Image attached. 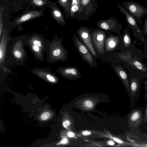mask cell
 <instances>
[{
  "label": "cell",
  "instance_id": "6da1fadb",
  "mask_svg": "<svg viewBox=\"0 0 147 147\" xmlns=\"http://www.w3.org/2000/svg\"><path fill=\"white\" fill-rule=\"evenodd\" d=\"M144 58L143 51L138 49L125 52L119 51L98 58L112 63L122 64L129 73L142 80L147 78V65L143 61Z\"/></svg>",
  "mask_w": 147,
  "mask_h": 147
},
{
  "label": "cell",
  "instance_id": "7a4b0ae2",
  "mask_svg": "<svg viewBox=\"0 0 147 147\" xmlns=\"http://www.w3.org/2000/svg\"><path fill=\"white\" fill-rule=\"evenodd\" d=\"M28 37L26 35L17 37L9 42L4 67L0 69L2 71L9 72L7 68L13 65H25L28 58L24 46L27 45Z\"/></svg>",
  "mask_w": 147,
  "mask_h": 147
},
{
  "label": "cell",
  "instance_id": "3957f363",
  "mask_svg": "<svg viewBox=\"0 0 147 147\" xmlns=\"http://www.w3.org/2000/svg\"><path fill=\"white\" fill-rule=\"evenodd\" d=\"M63 38V37H61L60 38L56 34L51 41L46 40L48 62L53 63L58 61H64L67 59L68 53L62 44Z\"/></svg>",
  "mask_w": 147,
  "mask_h": 147
},
{
  "label": "cell",
  "instance_id": "277c9868",
  "mask_svg": "<svg viewBox=\"0 0 147 147\" xmlns=\"http://www.w3.org/2000/svg\"><path fill=\"white\" fill-rule=\"evenodd\" d=\"M26 45L37 60L44 61V53H47L48 47L46 40L41 35L34 34L29 36Z\"/></svg>",
  "mask_w": 147,
  "mask_h": 147
},
{
  "label": "cell",
  "instance_id": "5b68a950",
  "mask_svg": "<svg viewBox=\"0 0 147 147\" xmlns=\"http://www.w3.org/2000/svg\"><path fill=\"white\" fill-rule=\"evenodd\" d=\"M117 5L120 12L125 16V20L127 25V28L128 29H131L134 37L142 42L144 46L146 44V39L143 30L139 26L135 18L128 12L122 5L117 2Z\"/></svg>",
  "mask_w": 147,
  "mask_h": 147
},
{
  "label": "cell",
  "instance_id": "8992f818",
  "mask_svg": "<svg viewBox=\"0 0 147 147\" xmlns=\"http://www.w3.org/2000/svg\"><path fill=\"white\" fill-rule=\"evenodd\" d=\"M72 39L76 50L82 59L89 65L91 68H97V58L92 54L88 47L76 35H74Z\"/></svg>",
  "mask_w": 147,
  "mask_h": 147
},
{
  "label": "cell",
  "instance_id": "52a82bcc",
  "mask_svg": "<svg viewBox=\"0 0 147 147\" xmlns=\"http://www.w3.org/2000/svg\"><path fill=\"white\" fill-rule=\"evenodd\" d=\"M108 31L97 28H93L91 34V39L98 58L105 55V41Z\"/></svg>",
  "mask_w": 147,
  "mask_h": 147
},
{
  "label": "cell",
  "instance_id": "ba28073f",
  "mask_svg": "<svg viewBox=\"0 0 147 147\" xmlns=\"http://www.w3.org/2000/svg\"><path fill=\"white\" fill-rule=\"evenodd\" d=\"M123 6L141 25L142 18L147 15V8L136 2L126 1L122 3Z\"/></svg>",
  "mask_w": 147,
  "mask_h": 147
},
{
  "label": "cell",
  "instance_id": "9c48e42d",
  "mask_svg": "<svg viewBox=\"0 0 147 147\" xmlns=\"http://www.w3.org/2000/svg\"><path fill=\"white\" fill-rule=\"evenodd\" d=\"M123 35V34L115 35L108 32L105 41V55L120 51L122 45Z\"/></svg>",
  "mask_w": 147,
  "mask_h": 147
},
{
  "label": "cell",
  "instance_id": "30bf717a",
  "mask_svg": "<svg viewBox=\"0 0 147 147\" xmlns=\"http://www.w3.org/2000/svg\"><path fill=\"white\" fill-rule=\"evenodd\" d=\"M93 28L86 26L79 27L77 33L79 38L88 47L92 54L96 58L98 55L93 46L91 39V34Z\"/></svg>",
  "mask_w": 147,
  "mask_h": 147
},
{
  "label": "cell",
  "instance_id": "8fae6325",
  "mask_svg": "<svg viewBox=\"0 0 147 147\" xmlns=\"http://www.w3.org/2000/svg\"><path fill=\"white\" fill-rule=\"evenodd\" d=\"M96 24L97 28L115 32L118 35L120 34L123 28L122 25L119 23L117 18L113 17L100 20L97 22Z\"/></svg>",
  "mask_w": 147,
  "mask_h": 147
},
{
  "label": "cell",
  "instance_id": "7c38bea8",
  "mask_svg": "<svg viewBox=\"0 0 147 147\" xmlns=\"http://www.w3.org/2000/svg\"><path fill=\"white\" fill-rule=\"evenodd\" d=\"M32 73L38 77L52 83H55L59 81L58 77L48 68H38L33 69Z\"/></svg>",
  "mask_w": 147,
  "mask_h": 147
},
{
  "label": "cell",
  "instance_id": "4fadbf2b",
  "mask_svg": "<svg viewBox=\"0 0 147 147\" xmlns=\"http://www.w3.org/2000/svg\"><path fill=\"white\" fill-rule=\"evenodd\" d=\"M56 70L63 77L69 80H77L82 77L79 70L75 67H60L57 68Z\"/></svg>",
  "mask_w": 147,
  "mask_h": 147
},
{
  "label": "cell",
  "instance_id": "5bb4252c",
  "mask_svg": "<svg viewBox=\"0 0 147 147\" xmlns=\"http://www.w3.org/2000/svg\"><path fill=\"white\" fill-rule=\"evenodd\" d=\"M111 67L123 83L126 89L130 91L129 81L127 71L119 63H113Z\"/></svg>",
  "mask_w": 147,
  "mask_h": 147
},
{
  "label": "cell",
  "instance_id": "9a60e30c",
  "mask_svg": "<svg viewBox=\"0 0 147 147\" xmlns=\"http://www.w3.org/2000/svg\"><path fill=\"white\" fill-rule=\"evenodd\" d=\"M9 41L8 32L3 30L0 36V69L3 68L5 62L8 43Z\"/></svg>",
  "mask_w": 147,
  "mask_h": 147
},
{
  "label": "cell",
  "instance_id": "2e32d148",
  "mask_svg": "<svg viewBox=\"0 0 147 147\" xmlns=\"http://www.w3.org/2000/svg\"><path fill=\"white\" fill-rule=\"evenodd\" d=\"M127 27L123 30V31L122 45L120 51L125 52L129 51H135L138 49L136 47V40L132 42L131 34Z\"/></svg>",
  "mask_w": 147,
  "mask_h": 147
},
{
  "label": "cell",
  "instance_id": "e0dca14e",
  "mask_svg": "<svg viewBox=\"0 0 147 147\" xmlns=\"http://www.w3.org/2000/svg\"><path fill=\"white\" fill-rule=\"evenodd\" d=\"M81 0H72L70 16L71 18H78L79 20H85L84 10L81 5Z\"/></svg>",
  "mask_w": 147,
  "mask_h": 147
},
{
  "label": "cell",
  "instance_id": "ac0fdd59",
  "mask_svg": "<svg viewBox=\"0 0 147 147\" xmlns=\"http://www.w3.org/2000/svg\"><path fill=\"white\" fill-rule=\"evenodd\" d=\"M81 5L84 10L86 19L89 18L98 7L96 0H81Z\"/></svg>",
  "mask_w": 147,
  "mask_h": 147
},
{
  "label": "cell",
  "instance_id": "d6986e66",
  "mask_svg": "<svg viewBox=\"0 0 147 147\" xmlns=\"http://www.w3.org/2000/svg\"><path fill=\"white\" fill-rule=\"evenodd\" d=\"M41 13L38 11H33L26 14L17 19L16 22V24H19L35 17L39 16Z\"/></svg>",
  "mask_w": 147,
  "mask_h": 147
},
{
  "label": "cell",
  "instance_id": "ffe728a7",
  "mask_svg": "<svg viewBox=\"0 0 147 147\" xmlns=\"http://www.w3.org/2000/svg\"><path fill=\"white\" fill-rule=\"evenodd\" d=\"M72 1V0H60V3L65 10L67 19L70 16Z\"/></svg>",
  "mask_w": 147,
  "mask_h": 147
},
{
  "label": "cell",
  "instance_id": "44dd1931",
  "mask_svg": "<svg viewBox=\"0 0 147 147\" xmlns=\"http://www.w3.org/2000/svg\"><path fill=\"white\" fill-rule=\"evenodd\" d=\"M141 117L140 112L138 111H135L130 116V120L132 122L136 123L139 121Z\"/></svg>",
  "mask_w": 147,
  "mask_h": 147
},
{
  "label": "cell",
  "instance_id": "7402d4cb",
  "mask_svg": "<svg viewBox=\"0 0 147 147\" xmlns=\"http://www.w3.org/2000/svg\"><path fill=\"white\" fill-rule=\"evenodd\" d=\"M142 30L145 36H147V18L144 21Z\"/></svg>",
  "mask_w": 147,
  "mask_h": 147
},
{
  "label": "cell",
  "instance_id": "603a6c76",
  "mask_svg": "<svg viewBox=\"0 0 147 147\" xmlns=\"http://www.w3.org/2000/svg\"><path fill=\"white\" fill-rule=\"evenodd\" d=\"M84 105L87 108H90L92 107L93 104L91 100H86L84 102Z\"/></svg>",
  "mask_w": 147,
  "mask_h": 147
},
{
  "label": "cell",
  "instance_id": "cb8c5ba5",
  "mask_svg": "<svg viewBox=\"0 0 147 147\" xmlns=\"http://www.w3.org/2000/svg\"><path fill=\"white\" fill-rule=\"evenodd\" d=\"M50 115V114L49 112H45L41 115V119L43 120H45L49 117Z\"/></svg>",
  "mask_w": 147,
  "mask_h": 147
},
{
  "label": "cell",
  "instance_id": "d4e9b609",
  "mask_svg": "<svg viewBox=\"0 0 147 147\" xmlns=\"http://www.w3.org/2000/svg\"><path fill=\"white\" fill-rule=\"evenodd\" d=\"M69 142L68 139L65 137L63 138L62 140L59 143H58L57 144H67Z\"/></svg>",
  "mask_w": 147,
  "mask_h": 147
},
{
  "label": "cell",
  "instance_id": "484cf974",
  "mask_svg": "<svg viewBox=\"0 0 147 147\" xmlns=\"http://www.w3.org/2000/svg\"><path fill=\"white\" fill-rule=\"evenodd\" d=\"M70 121L68 120H65L62 123V125L64 127L68 129L67 127L70 125Z\"/></svg>",
  "mask_w": 147,
  "mask_h": 147
},
{
  "label": "cell",
  "instance_id": "4316f807",
  "mask_svg": "<svg viewBox=\"0 0 147 147\" xmlns=\"http://www.w3.org/2000/svg\"><path fill=\"white\" fill-rule=\"evenodd\" d=\"M146 44L144 46V50L145 53V58L147 60V36L145 38Z\"/></svg>",
  "mask_w": 147,
  "mask_h": 147
},
{
  "label": "cell",
  "instance_id": "83f0119b",
  "mask_svg": "<svg viewBox=\"0 0 147 147\" xmlns=\"http://www.w3.org/2000/svg\"><path fill=\"white\" fill-rule=\"evenodd\" d=\"M34 3L38 6H41L43 4V2L41 0H33Z\"/></svg>",
  "mask_w": 147,
  "mask_h": 147
},
{
  "label": "cell",
  "instance_id": "f1b7e54d",
  "mask_svg": "<svg viewBox=\"0 0 147 147\" xmlns=\"http://www.w3.org/2000/svg\"><path fill=\"white\" fill-rule=\"evenodd\" d=\"M91 132L90 131L87 130L83 131L82 132V134L84 136H87L90 135Z\"/></svg>",
  "mask_w": 147,
  "mask_h": 147
},
{
  "label": "cell",
  "instance_id": "f546056e",
  "mask_svg": "<svg viewBox=\"0 0 147 147\" xmlns=\"http://www.w3.org/2000/svg\"><path fill=\"white\" fill-rule=\"evenodd\" d=\"M67 136L70 138L74 137L75 136V134L71 131H68L67 133Z\"/></svg>",
  "mask_w": 147,
  "mask_h": 147
},
{
  "label": "cell",
  "instance_id": "4dcf8cb0",
  "mask_svg": "<svg viewBox=\"0 0 147 147\" xmlns=\"http://www.w3.org/2000/svg\"><path fill=\"white\" fill-rule=\"evenodd\" d=\"M110 136L115 141L117 142L120 144L122 143H123L122 141L119 139L113 137L111 136Z\"/></svg>",
  "mask_w": 147,
  "mask_h": 147
},
{
  "label": "cell",
  "instance_id": "1f68e13d",
  "mask_svg": "<svg viewBox=\"0 0 147 147\" xmlns=\"http://www.w3.org/2000/svg\"><path fill=\"white\" fill-rule=\"evenodd\" d=\"M107 143L108 145L111 146H113L115 144V142L112 140H109L107 142Z\"/></svg>",
  "mask_w": 147,
  "mask_h": 147
},
{
  "label": "cell",
  "instance_id": "d6a6232c",
  "mask_svg": "<svg viewBox=\"0 0 147 147\" xmlns=\"http://www.w3.org/2000/svg\"><path fill=\"white\" fill-rule=\"evenodd\" d=\"M145 117H147V108L146 109V114H145Z\"/></svg>",
  "mask_w": 147,
  "mask_h": 147
}]
</instances>
